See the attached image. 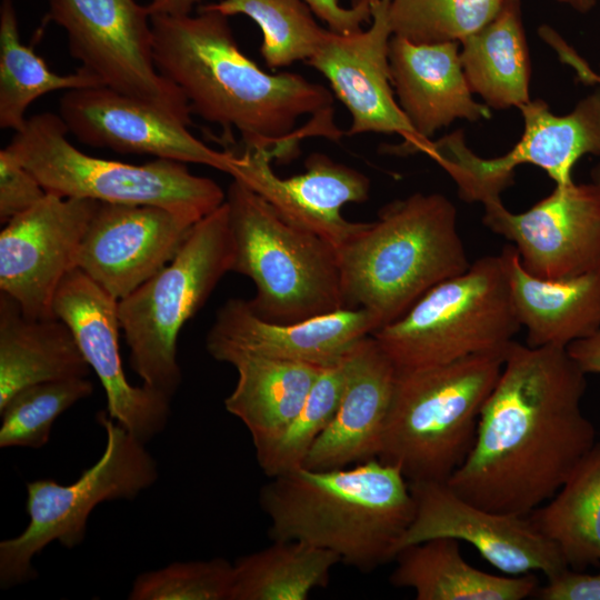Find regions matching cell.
<instances>
[{"mask_svg": "<svg viewBox=\"0 0 600 600\" xmlns=\"http://www.w3.org/2000/svg\"><path fill=\"white\" fill-rule=\"evenodd\" d=\"M228 18L203 6L194 16H152L157 70L192 113L223 129L222 138L236 129L243 149H267L288 162L301 138L319 136L313 124L296 130L301 117L333 123V94L299 73L263 71L241 51Z\"/></svg>", "mask_w": 600, "mask_h": 600, "instance_id": "obj_2", "label": "cell"}, {"mask_svg": "<svg viewBox=\"0 0 600 600\" xmlns=\"http://www.w3.org/2000/svg\"><path fill=\"white\" fill-rule=\"evenodd\" d=\"M92 392L93 384L87 378L47 381L19 390L0 408V447L42 448L54 420Z\"/></svg>", "mask_w": 600, "mask_h": 600, "instance_id": "obj_33", "label": "cell"}, {"mask_svg": "<svg viewBox=\"0 0 600 600\" xmlns=\"http://www.w3.org/2000/svg\"><path fill=\"white\" fill-rule=\"evenodd\" d=\"M346 356L322 369L292 422L271 447L256 456L266 476L271 478L302 467L340 403L347 373Z\"/></svg>", "mask_w": 600, "mask_h": 600, "instance_id": "obj_34", "label": "cell"}, {"mask_svg": "<svg viewBox=\"0 0 600 600\" xmlns=\"http://www.w3.org/2000/svg\"><path fill=\"white\" fill-rule=\"evenodd\" d=\"M100 86L88 73L52 72L31 47L20 40L18 19L12 0L0 4V127L20 131L28 107L38 98L59 90Z\"/></svg>", "mask_w": 600, "mask_h": 600, "instance_id": "obj_31", "label": "cell"}, {"mask_svg": "<svg viewBox=\"0 0 600 600\" xmlns=\"http://www.w3.org/2000/svg\"><path fill=\"white\" fill-rule=\"evenodd\" d=\"M409 486L416 510L398 552L428 539L448 537L471 544L487 562L509 576L539 571L550 579L569 568L557 546L528 516L478 507L444 481H413Z\"/></svg>", "mask_w": 600, "mask_h": 600, "instance_id": "obj_15", "label": "cell"}, {"mask_svg": "<svg viewBox=\"0 0 600 600\" xmlns=\"http://www.w3.org/2000/svg\"><path fill=\"white\" fill-rule=\"evenodd\" d=\"M523 119L520 140L504 154L481 158L468 148L461 130L430 141L422 150L452 178L466 202L500 198L514 183L516 169L532 164L556 183H572V169L586 154L600 156V89L581 99L573 110L554 114L542 99L518 108Z\"/></svg>", "mask_w": 600, "mask_h": 600, "instance_id": "obj_11", "label": "cell"}, {"mask_svg": "<svg viewBox=\"0 0 600 600\" xmlns=\"http://www.w3.org/2000/svg\"><path fill=\"white\" fill-rule=\"evenodd\" d=\"M521 328L502 258L490 254L431 288L371 336L402 370L504 351Z\"/></svg>", "mask_w": 600, "mask_h": 600, "instance_id": "obj_9", "label": "cell"}, {"mask_svg": "<svg viewBox=\"0 0 600 600\" xmlns=\"http://www.w3.org/2000/svg\"><path fill=\"white\" fill-rule=\"evenodd\" d=\"M482 222L511 242L522 267L549 280L600 273V186L569 183L514 213L501 198L482 203Z\"/></svg>", "mask_w": 600, "mask_h": 600, "instance_id": "obj_13", "label": "cell"}, {"mask_svg": "<svg viewBox=\"0 0 600 600\" xmlns=\"http://www.w3.org/2000/svg\"><path fill=\"white\" fill-rule=\"evenodd\" d=\"M90 370L66 322L29 318L13 298L0 292V408L26 387L87 378Z\"/></svg>", "mask_w": 600, "mask_h": 600, "instance_id": "obj_26", "label": "cell"}, {"mask_svg": "<svg viewBox=\"0 0 600 600\" xmlns=\"http://www.w3.org/2000/svg\"><path fill=\"white\" fill-rule=\"evenodd\" d=\"M207 351L217 361L231 364L238 373L224 408L248 429L256 456L284 432L323 369L228 347L207 348Z\"/></svg>", "mask_w": 600, "mask_h": 600, "instance_id": "obj_24", "label": "cell"}, {"mask_svg": "<svg viewBox=\"0 0 600 600\" xmlns=\"http://www.w3.org/2000/svg\"><path fill=\"white\" fill-rule=\"evenodd\" d=\"M47 20L66 31L78 69L100 86L192 123L187 99L157 70L147 6L136 0H49Z\"/></svg>", "mask_w": 600, "mask_h": 600, "instance_id": "obj_12", "label": "cell"}, {"mask_svg": "<svg viewBox=\"0 0 600 600\" xmlns=\"http://www.w3.org/2000/svg\"><path fill=\"white\" fill-rule=\"evenodd\" d=\"M47 192L36 178L7 148L0 150V222L6 224L28 211Z\"/></svg>", "mask_w": 600, "mask_h": 600, "instance_id": "obj_37", "label": "cell"}, {"mask_svg": "<svg viewBox=\"0 0 600 600\" xmlns=\"http://www.w3.org/2000/svg\"><path fill=\"white\" fill-rule=\"evenodd\" d=\"M97 421L106 434L103 452L76 481L27 482L28 526L20 534L0 542L1 589L34 579L33 558L51 542L58 541L68 549L81 544L88 519L99 503L132 500L157 481L158 466L146 443L106 410L98 412Z\"/></svg>", "mask_w": 600, "mask_h": 600, "instance_id": "obj_10", "label": "cell"}, {"mask_svg": "<svg viewBox=\"0 0 600 600\" xmlns=\"http://www.w3.org/2000/svg\"><path fill=\"white\" fill-rule=\"evenodd\" d=\"M59 116L69 133L88 146L203 164L230 176L237 167L233 150L213 149L179 118L104 86L64 91Z\"/></svg>", "mask_w": 600, "mask_h": 600, "instance_id": "obj_17", "label": "cell"}, {"mask_svg": "<svg viewBox=\"0 0 600 600\" xmlns=\"http://www.w3.org/2000/svg\"><path fill=\"white\" fill-rule=\"evenodd\" d=\"M59 114L27 119L6 147L39 180L47 193L100 202L158 206L197 220L219 208L226 192L187 163L156 159L143 164L97 158L68 139Z\"/></svg>", "mask_w": 600, "mask_h": 600, "instance_id": "obj_8", "label": "cell"}, {"mask_svg": "<svg viewBox=\"0 0 600 600\" xmlns=\"http://www.w3.org/2000/svg\"><path fill=\"white\" fill-rule=\"evenodd\" d=\"M561 4L568 6L579 13L590 12L598 3V0H554Z\"/></svg>", "mask_w": 600, "mask_h": 600, "instance_id": "obj_42", "label": "cell"}, {"mask_svg": "<svg viewBox=\"0 0 600 600\" xmlns=\"http://www.w3.org/2000/svg\"><path fill=\"white\" fill-rule=\"evenodd\" d=\"M203 7L228 17L243 14L256 22L262 32L260 52L270 69L307 61L328 32L303 0H221Z\"/></svg>", "mask_w": 600, "mask_h": 600, "instance_id": "obj_32", "label": "cell"}, {"mask_svg": "<svg viewBox=\"0 0 600 600\" xmlns=\"http://www.w3.org/2000/svg\"><path fill=\"white\" fill-rule=\"evenodd\" d=\"M334 552L299 540L273 541L233 562L231 600H304L329 583Z\"/></svg>", "mask_w": 600, "mask_h": 600, "instance_id": "obj_30", "label": "cell"}, {"mask_svg": "<svg viewBox=\"0 0 600 600\" xmlns=\"http://www.w3.org/2000/svg\"><path fill=\"white\" fill-rule=\"evenodd\" d=\"M234 244L232 272L248 277V303L262 319L293 323L346 308L337 249L282 219L232 178L226 193Z\"/></svg>", "mask_w": 600, "mask_h": 600, "instance_id": "obj_6", "label": "cell"}, {"mask_svg": "<svg viewBox=\"0 0 600 600\" xmlns=\"http://www.w3.org/2000/svg\"><path fill=\"white\" fill-rule=\"evenodd\" d=\"M338 409L302 467L331 470L378 458L397 368L370 334L347 353Z\"/></svg>", "mask_w": 600, "mask_h": 600, "instance_id": "obj_22", "label": "cell"}, {"mask_svg": "<svg viewBox=\"0 0 600 600\" xmlns=\"http://www.w3.org/2000/svg\"><path fill=\"white\" fill-rule=\"evenodd\" d=\"M337 251L346 308L370 311L379 328L471 264L456 206L438 192H414L384 204Z\"/></svg>", "mask_w": 600, "mask_h": 600, "instance_id": "obj_4", "label": "cell"}, {"mask_svg": "<svg viewBox=\"0 0 600 600\" xmlns=\"http://www.w3.org/2000/svg\"><path fill=\"white\" fill-rule=\"evenodd\" d=\"M596 84H600V70L599 73H597V81ZM591 179L593 182L598 183L600 186V164L596 166L591 170Z\"/></svg>", "mask_w": 600, "mask_h": 600, "instance_id": "obj_44", "label": "cell"}, {"mask_svg": "<svg viewBox=\"0 0 600 600\" xmlns=\"http://www.w3.org/2000/svg\"><path fill=\"white\" fill-rule=\"evenodd\" d=\"M99 201L47 193L0 232V292L13 298L24 316L56 318L53 299L76 268L83 236Z\"/></svg>", "mask_w": 600, "mask_h": 600, "instance_id": "obj_16", "label": "cell"}, {"mask_svg": "<svg viewBox=\"0 0 600 600\" xmlns=\"http://www.w3.org/2000/svg\"><path fill=\"white\" fill-rule=\"evenodd\" d=\"M234 244L226 201L199 220L176 257L119 300L120 328L142 384L172 399L182 381L177 341L182 327L232 272Z\"/></svg>", "mask_w": 600, "mask_h": 600, "instance_id": "obj_7", "label": "cell"}, {"mask_svg": "<svg viewBox=\"0 0 600 600\" xmlns=\"http://www.w3.org/2000/svg\"><path fill=\"white\" fill-rule=\"evenodd\" d=\"M233 151L238 161L231 177L257 192L287 222L319 236L336 249L366 224L341 214L343 206L368 200L371 184L362 172L312 152L304 161V172L280 178L271 167L269 150Z\"/></svg>", "mask_w": 600, "mask_h": 600, "instance_id": "obj_20", "label": "cell"}, {"mask_svg": "<svg viewBox=\"0 0 600 600\" xmlns=\"http://www.w3.org/2000/svg\"><path fill=\"white\" fill-rule=\"evenodd\" d=\"M460 60L473 93L493 109L530 99L531 60L520 0H502L484 27L460 41Z\"/></svg>", "mask_w": 600, "mask_h": 600, "instance_id": "obj_28", "label": "cell"}, {"mask_svg": "<svg viewBox=\"0 0 600 600\" xmlns=\"http://www.w3.org/2000/svg\"><path fill=\"white\" fill-rule=\"evenodd\" d=\"M460 541L438 537L402 548L389 577L396 588H409L417 600H522L536 593L531 574L496 576L466 561Z\"/></svg>", "mask_w": 600, "mask_h": 600, "instance_id": "obj_27", "label": "cell"}, {"mask_svg": "<svg viewBox=\"0 0 600 600\" xmlns=\"http://www.w3.org/2000/svg\"><path fill=\"white\" fill-rule=\"evenodd\" d=\"M378 0H349L350 7L371 11L372 6Z\"/></svg>", "mask_w": 600, "mask_h": 600, "instance_id": "obj_43", "label": "cell"}, {"mask_svg": "<svg viewBox=\"0 0 600 600\" xmlns=\"http://www.w3.org/2000/svg\"><path fill=\"white\" fill-rule=\"evenodd\" d=\"M536 596L542 600H600V572L582 573L570 568L547 579Z\"/></svg>", "mask_w": 600, "mask_h": 600, "instance_id": "obj_38", "label": "cell"}, {"mask_svg": "<svg viewBox=\"0 0 600 600\" xmlns=\"http://www.w3.org/2000/svg\"><path fill=\"white\" fill-rule=\"evenodd\" d=\"M389 2L378 0L372 6L367 30L341 34L328 29L306 62L327 79L333 94L349 111L351 124L344 134H399L402 142L381 144L380 151L407 156L419 152L422 142L394 97L389 62L393 36Z\"/></svg>", "mask_w": 600, "mask_h": 600, "instance_id": "obj_14", "label": "cell"}, {"mask_svg": "<svg viewBox=\"0 0 600 600\" xmlns=\"http://www.w3.org/2000/svg\"><path fill=\"white\" fill-rule=\"evenodd\" d=\"M273 541L299 540L330 550L362 572L394 560L414 517L409 481L378 458L353 467H299L271 477L259 493Z\"/></svg>", "mask_w": 600, "mask_h": 600, "instance_id": "obj_3", "label": "cell"}, {"mask_svg": "<svg viewBox=\"0 0 600 600\" xmlns=\"http://www.w3.org/2000/svg\"><path fill=\"white\" fill-rule=\"evenodd\" d=\"M586 376L566 348L512 341L473 447L448 484L501 513L528 516L551 499L597 442L581 408Z\"/></svg>", "mask_w": 600, "mask_h": 600, "instance_id": "obj_1", "label": "cell"}, {"mask_svg": "<svg viewBox=\"0 0 600 600\" xmlns=\"http://www.w3.org/2000/svg\"><path fill=\"white\" fill-rule=\"evenodd\" d=\"M313 14L327 23L328 29L341 33L350 34L363 29V26L371 21V11L363 9L343 7L339 0H303Z\"/></svg>", "mask_w": 600, "mask_h": 600, "instance_id": "obj_39", "label": "cell"}, {"mask_svg": "<svg viewBox=\"0 0 600 600\" xmlns=\"http://www.w3.org/2000/svg\"><path fill=\"white\" fill-rule=\"evenodd\" d=\"M569 568L600 563V441L547 502L528 514Z\"/></svg>", "mask_w": 600, "mask_h": 600, "instance_id": "obj_29", "label": "cell"}, {"mask_svg": "<svg viewBox=\"0 0 600 600\" xmlns=\"http://www.w3.org/2000/svg\"><path fill=\"white\" fill-rule=\"evenodd\" d=\"M233 563L223 558L177 561L139 574L130 600H231Z\"/></svg>", "mask_w": 600, "mask_h": 600, "instance_id": "obj_36", "label": "cell"}, {"mask_svg": "<svg viewBox=\"0 0 600 600\" xmlns=\"http://www.w3.org/2000/svg\"><path fill=\"white\" fill-rule=\"evenodd\" d=\"M500 256L528 346L567 349L600 330V273L542 279L522 267L514 246Z\"/></svg>", "mask_w": 600, "mask_h": 600, "instance_id": "obj_25", "label": "cell"}, {"mask_svg": "<svg viewBox=\"0 0 600 600\" xmlns=\"http://www.w3.org/2000/svg\"><path fill=\"white\" fill-rule=\"evenodd\" d=\"M568 353L586 373H600V330L588 338L572 342Z\"/></svg>", "mask_w": 600, "mask_h": 600, "instance_id": "obj_40", "label": "cell"}, {"mask_svg": "<svg viewBox=\"0 0 600 600\" xmlns=\"http://www.w3.org/2000/svg\"><path fill=\"white\" fill-rule=\"evenodd\" d=\"M378 328L376 317L363 308H343L299 322L278 323L257 316L248 300L231 298L218 309L206 348L228 347L326 368L342 360L360 339Z\"/></svg>", "mask_w": 600, "mask_h": 600, "instance_id": "obj_21", "label": "cell"}, {"mask_svg": "<svg viewBox=\"0 0 600 600\" xmlns=\"http://www.w3.org/2000/svg\"><path fill=\"white\" fill-rule=\"evenodd\" d=\"M198 221L158 206L99 201L76 268L121 300L176 257Z\"/></svg>", "mask_w": 600, "mask_h": 600, "instance_id": "obj_19", "label": "cell"}, {"mask_svg": "<svg viewBox=\"0 0 600 600\" xmlns=\"http://www.w3.org/2000/svg\"><path fill=\"white\" fill-rule=\"evenodd\" d=\"M506 353L397 369L378 459L397 467L409 482H447L473 447Z\"/></svg>", "mask_w": 600, "mask_h": 600, "instance_id": "obj_5", "label": "cell"}, {"mask_svg": "<svg viewBox=\"0 0 600 600\" xmlns=\"http://www.w3.org/2000/svg\"><path fill=\"white\" fill-rule=\"evenodd\" d=\"M502 0H390L394 36L417 43L462 41L497 14Z\"/></svg>", "mask_w": 600, "mask_h": 600, "instance_id": "obj_35", "label": "cell"}, {"mask_svg": "<svg viewBox=\"0 0 600 600\" xmlns=\"http://www.w3.org/2000/svg\"><path fill=\"white\" fill-rule=\"evenodd\" d=\"M118 303L119 300L74 268L57 289L53 313L70 327L84 359L97 374L106 392L108 414L147 443L166 429L171 398L128 381L119 348Z\"/></svg>", "mask_w": 600, "mask_h": 600, "instance_id": "obj_18", "label": "cell"}, {"mask_svg": "<svg viewBox=\"0 0 600 600\" xmlns=\"http://www.w3.org/2000/svg\"><path fill=\"white\" fill-rule=\"evenodd\" d=\"M460 42L417 43L392 36L389 62L397 101L422 142L461 119L491 118L490 108L474 100L461 60Z\"/></svg>", "mask_w": 600, "mask_h": 600, "instance_id": "obj_23", "label": "cell"}, {"mask_svg": "<svg viewBox=\"0 0 600 600\" xmlns=\"http://www.w3.org/2000/svg\"><path fill=\"white\" fill-rule=\"evenodd\" d=\"M202 0H150L147 8L150 16H188Z\"/></svg>", "mask_w": 600, "mask_h": 600, "instance_id": "obj_41", "label": "cell"}]
</instances>
